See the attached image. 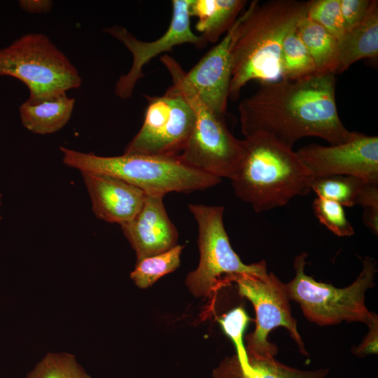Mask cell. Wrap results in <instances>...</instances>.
Returning <instances> with one entry per match:
<instances>
[{"label":"cell","instance_id":"5b68a950","mask_svg":"<svg viewBox=\"0 0 378 378\" xmlns=\"http://www.w3.org/2000/svg\"><path fill=\"white\" fill-rule=\"evenodd\" d=\"M160 61L169 71L172 85L183 94L195 113L189 140L178 157L188 165L214 176L231 179L244 154L243 140L227 127L225 117L210 110L185 78V71L173 57L164 55Z\"/></svg>","mask_w":378,"mask_h":378},{"label":"cell","instance_id":"f1b7e54d","mask_svg":"<svg viewBox=\"0 0 378 378\" xmlns=\"http://www.w3.org/2000/svg\"><path fill=\"white\" fill-rule=\"evenodd\" d=\"M368 327L369 332L360 344L352 348V352L356 356L363 357L369 354H377L378 322Z\"/></svg>","mask_w":378,"mask_h":378},{"label":"cell","instance_id":"7402d4cb","mask_svg":"<svg viewBox=\"0 0 378 378\" xmlns=\"http://www.w3.org/2000/svg\"><path fill=\"white\" fill-rule=\"evenodd\" d=\"M296 27L286 35L281 51V78L289 80H301L319 74Z\"/></svg>","mask_w":378,"mask_h":378},{"label":"cell","instance_id":"9c48e42d","mask_svg":"<svg viewBox=\"0 0 378 378\" xmlns=\"http://www.w3.org/2000/svg\"><path fill=\"white\" fill-rule=\"evenodd\" d=\"M234 281L241 297L253 304L256 316L255 330L246 337V355L251 358H273L278 349L268 340L270 332L282 326L289 332L300 352L308 355L292 316L285 284L273 273L262 275L237 274L227 281Z\"/></svg>","mask_w":378,"mask_h":378},{"label":"cell","instance_id":"52a82bcc","mask_svg":"<svg viewBox=\"0 0 378 378\" xmlns=\"http://www.w3.org/2000/svg\"><path fill=\"white\" fill-rule=\"evenodd\" d=\"M0 76L14 77L40 102L80 87L82 79L68 57L45 34L29 33L0 48Z\"/></svg>","mask_w":378,"mask_h":378},{"label":"cell","instance_id":"8fae6325","mask_svg":"<svg viewBox=\"0 0 378 378\" xmlns=\"http://www.w3.org/2000/svg\"><path fill=\"white\" fill-rule=\"evenodd\" d=\"M189 4L190 0L172 1V18L168 29L155 41H141L120 25H114L104 30L121 42L132 55V64L129 71L120 76L116 82L115 93L118 97H131L136 84L144 77V66L156 56L172 52L173 48L178 45L189 43L202 48L207 44L200 35L195 34L192 30Z\"/></svg>","mask_w":378,"mask_h":378},{"label":"cell","instance_id":"1f68e13d","mask_svg":"<svg viewBox=\"0 0 378 378\" xmlns=\"http://www.w3.org/2000/svg\"><path fill=\"white\" fill-rule=\"evenodd\" d=\"M1 194H0V205L1 204ZM0 220H1V216L0 215Z\"/></svg>","mask_w":378,"mask_h":378},{"label":"cell","instance_id":"ac0fdd59","mask_svg":"<svg viewBox=\"0 0 378 378\" xmlns=\"http://www.w3.org/2000/svg\"><path fill=\"white\" fill-rule=\"evenodd\" d=\"M248 358V357H247ZM328 369L302 370L273 358H248L241 361L235 354L225 358L213 372L214 378H325Z\"/></svg>","mask_w":378,"mask_h":378},{"label":"cell","instance_id":"7c38bea8","mask_svg":"<svg viewBox=\"0 0 378 378\" xmlns=\"http://www.w3.org/2000/svg\"><path fill=\"white\" fill-rule=\"evenodd\" d=\"M312 178L333 175L357 176L378 183V136L360 132L340 144H312L296 151Z\"/></svg>","mask_w":378,"mask_h":378},{"label":"cell","instance_id":"6da1fadb","mask_svg":"<svg viewBox=\"0 0 378 378\" xmlns=\"http://www.w3.org/2000/svg\"><path fill=\"white\" fill-rule=\"evenodd\" d=\"M335 75L316 74L297 80L262 83L239 104L241 133L245 137L263 133L293 148L307 136L332 145L354 136L342 123L335 99Z\"/></svg>","mask_w":378,"mask_h":378},{"label":"cell","instance_id":"277c9868","mask_svg":"<svg viewBox=\"0 0 378 378\" xmlns=\"http://www.w3.org/2000/svg\"><path fill=\"white\" fill-rule=\"evenodd\" d=\"M64 163L80 172H96L122 179L146 195L188 193L213 187L220 178L198 170L177 156L123 153L105 157L60 147Z\"/></svg>","mask_w":378,"mask_h":378},{"label":"cell","instance_id":"4316f807","mask_svg":"<svg viewBox=\"0 0 378 378\" xmlns=\"http://www.w3.org/2000/svg\"><path fill=\"white\" fill-rule=\"evenodd\" d=\"M249 320L246 311L241 307L233 309L218 320L225 334L233 342L236 348V355L242 362L248 360L242 341Z\"/></svg>","mask_w":378,"mask_h":378},{"label":"cell","instance_id":"5bb4252c","mask_svg":"<svg viewBox=\"0 0 378 378\" xmlns=\"http://www.w3.org/2000/svg\"><path fill=\"white\" fill-rule=\"evenodd\" d=\"M120 226L136 252V261L177 245L178 232L168 216L162 196L146 195L138 214Z\"/></svg>","mask_w":378,"mask_h":378},{"label":"cell","instance_id":"d6986e66","mask_svg":"<svg viewBox=\"0 0 378 378\" xmlns=\"http://www.w3.org/2000/svg\"><path fill=\"white\" fill-rule=\"evenodd\" d=\"M245 0H190L189 13L198 20L195 29L207 43H216L233 26Z\"/></svg>","mask_w":378,"mask_h":378},{"label":"cell","instance_id":"484cf974","mask_svg":"<svg viewBox=\"0 0 378 378\" xmlns=\"http://www.w3.org/2000/svg\"><path fill=\"white\" fill-rule=\"evenodd\" d=\"M307 17L338 39L345 31L340 0L308 1Z\"/></svg>","mask_w":378,"mask_h":378},{"label":"cell","instance_id":"7a4b0ae2","mask_svg":"<svg viewBox=\"0 0 378 378\" xmlns=\"http://www.w3.org/2000/svg\"><path fill=\"white\" fill-rule=\"evenodd\" d=\"M308 1L255 0L239 15L232 46L229 99L236 101L246 83L281 79L280 57L286 35L307 15Z\"/></svg>","mask_w":378,"mask_h":378},{"label":"cell","instance_id":"cb8c5ba5","mask_svg":"<svg viewBox=\"0 0 378 378\" xmlns=\"http://www.w3.org/2000/svg\"><path fill=\"white\" fill-rule=\"evenodd\" d=\"M26 378H92L76 361L66 353H48Z\"/></svg>","mask_w":378,"mask_h":378},{"label":"cell","instance_id":"3957f363","mask_svg":"<svg viewBox=\"0 0 378 378\" xmlns=\"http://www.w3.org/2000/svg\"><path fill=\"white\" fill-rule=\"evenodd\" d=\"M244 157L231 178L235 195L260 213L308 195L312 178L293 148L270 135L243 139Z\"/></svg>","mask_w":378,"mask_h":378},{"label":"cell","instance_id":"44dd1931","mask_svg":"<svg viewBox=\"0 0 378 378\" xmlns=\"http://www.w3.org/2000/svg\"><path fill=\"white\" fill-rule=\"evenodd\" d=\"M296 30L311 55L318 73L333 74L337 39L307 15L298 22Z\"/></svg>","mask_w":378,"mask_h":378},{"label":"cell","instance_id":"ba28073f","mask_svg":"<svg viewBox=\"0 0 378 378\" xmlns=\"http://www.w3.org/2000/svg\"><path fill=\"white\" fill-rule=\"evenodd\" d=\"M188 209L198 225L200 262L190 272L186 284L196 298L206 296L220 281L233 275L267 272L265 260L244 264L232 249L223 223L224 207L189 204Z\"/></svg>","mask_w":378,"mask_h":378},{"label":"cell","instance_id":"4dcf8cb0","mask_svg":"<svg viewBox=\"0 0 378 378\" xmlns=\"http://www.w3.org/2000/svg\"><path fill=\"white\" fill-rule=\"evenodd\" d=\"M363 223L370 230L378 234V207H365L363 212Z\"/></svg>","mask_w":378,"mask_h":378},{"label":"cell","instance_id":"ffe728a7","mask_svg":"<svg viewBox=\"0 0 378 378\" xmlns=\"http://www.w3.org/2000/svg\"><path fill=\"white\" fill-rule=\"evenodd\" d=\"M75 99L66 93L40 102L28 99L19 108L22 125L29 131L38 134L56 132L69 120Z\"/></svg>","mask_w":378,"mask_h":378},{"label":"cell","instance_id":"30bf717a","mask_svg":"<svg viewBox=\"0 0 378 378\" xmlns=\"http://www.w3.org/2000/svg\"><path fill=\"white\" fill-rule=\"evenodd\" d=\"M143 125L124 153L177 156L184 150L195 125L194 111L172 85L162 96L145 95Z\"/></svg>","mask_w":378,"mask_h":378},{"label":"cell","instance_id":"8992f818","mask_svg":"<svg viewBox=\"0 0 378 378\" xmlns=\"http://www.w3.org/2000/svg\"><path fill=\"white\" fill-rule=\"evenodd\" d=\"M307 257L305 252L295 257V277L285 284L289 300L300 304L307 319L319 326L342 321H360L370 326L378 322L377 315L370 312L365 304V293L374 286L377 272L374 259L365 257L362 271L356 281L346 288H338L307 275Z\"/></svg>","mask_w":378,"mask_h":378},{"label":"cell","instance_id":"603a6c76","mask_svg":"<svg viewBox=\"0 0 378 378\" xmlns=\"http://www.w3.org/2000/svg\"><path fill=\"white\" fill-rule=\"evenodd\" d=\"M183 248V246L177 244L167 251L136 261L130 278L139 288L152 286L160 277L179 267Z\"/></svg>","mask_w":378,"mask_h":378},{"label":"cell","instance_id":"e0dca14e","mask_svg":"<svg viewBox=\"0 0 378 378\" xmlns=\"http://www.w3.org/2000/svg\"><path fill=\"white\" fill-rule=\"evenodd\" d=\"M311 189L318 197L338 202L342 206L360 205L378 207V183L347 175L314 178Z\"/></svg>","mask_w":378,"mask_h":378},{"label":"cell","instance_id":"83f0119b","mask_svg":"<svg viewBox=\"0 0 378 378\" xmlns=\"http://www.w3.org/2000/svg\"><path fill=\"white\" fill-rule=\"evenodd\" d=\"M370 1L371 0H340L345 31L363 20L368 10Z\"/></svg>","mask_w":378,"mask_h":378},{"label":"cell","instance_id":"4fadbf2b","mask_svg":"<svg viewBox=\"0 0 378 378\" xmlns=\"http://www.w3.org/2000/svg\"><path fill=\"white\" fill-rule=\"evenodd\" d=\"M238 18L223 39L189 71H185L186 81L200 100L210 110L222 117H225L229 99L232 46Z\"/></svg>","mask_w":378,"mask_h":378},{"label":"cell","instance_id":"9a60e30c","mask_svg":"<svg viewBox=\"0 0 378 378\" xmlns=\"http://www.w3.org/2000/svg\"><path fill=\"white\" fill-rule=\"evenodd\" d=\"M96 216L120 225L130 221L143 206L146 193L115 176L80 172Z\"/></svg>","mask_w":378,"mask_h":378},{"label":"cell","instance_id":"2e32d148","mask_svg":"<svg viewBox=\"0 0 378 378\" xmlns=\"http://www.w3.org/2000/svg\"><path fill=\"white\" fill-rule=\"evenodd\" d=\"M377 55L378 1L371 0L363 20L337 39L333 74H340L356 62Z\"/></svg>","mask_w":378,"mask_h":378},{"label":"cell","instance_id":"f546056e","mask_svg":"<svg viewBox=\"0 0 378 378\" xmlns=\"http://www.w3.org/2000/svg\"><path fill=\"white\" fill-rule=\"evenodd\" d=\"M20 7L30 13H47L52 8L53 3L49 0H21L18 1Z\"/></svg>","mask_w":378,"mask_h":378},{"label":"cell","instance_id":"d4e9b609","mask_svg":"<svg viewBox=\"0 0 378 378\" xmlns=\"http://www.w3.org/2000/svg\"><path fill=\"white\" fill-rule=\"evenodd\" d=\"M314 213L319 222L338 237H349L355 232L346 218L343 206L337 202L317 197L313 202Z\"/></svg>","mask_w":378,"mask_h":378}]
</instances>
